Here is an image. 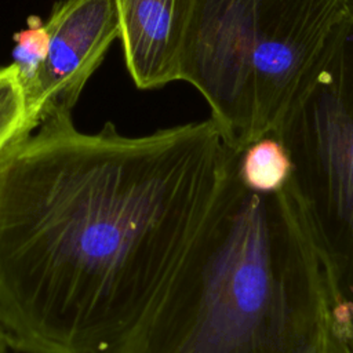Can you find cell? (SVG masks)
<instances>
[{"instance_id": "1", "label": "cell", "mask_w": 353, "mask_h": 353, "mask_svg": "<svg viewBox=\"0 0 353 353\" xmlns=\"http://www.w3.org/2000/svg\"><path fill=\"white\" fill-rule=\"evenodd\" d=\"M239 154L215 123L142 137L46 117L0 153V327L22 353H130Z\"/></svg>"}, {"instance_id": "2", "label": "cell", "mask_w": 353, "mask_h": 353, "mask_svg": "<svg viewBox=\"0 0 353 353\" xmlns=\"http://www.w3.org/2000/svg\"><path fill=\"white\" fill-rule=\"evenodd\" d=\"M331 319L352 335L292 175L258 193L236 164L130 353H306Z\"/></svg>"}, {"instance_id": "3", "label": "cell", "mask_w": 353, "mask_h": 353, "mask_svg": "<svg viewBox=\"0 0 353 353\" xmlns=\"http://www.w3.org/2000/svg\"><path fill=\"white\" fill-rule=\"evenodd\" d=\"M349 0H194L178 80L211 108L225 143L241 153L269 135Z\"/></svg>"}, {"instance_id": "4", "label": "cell", "mask_w": 353, "mask_h": 353, "mask_svg": "<svg viewBox=\"0 0 353 353\" xmlns=\"http://www.w3.org/2000/svg\"><path fill=\"white\" fill-rule=\"evenodd\" d=\"M272 135L290 156L353 334V0Z\"/></svg>"}, {"instance_id": "5", "label": "cell", "mask_w": 353, "mask_h": 353, "mask_svg": "<svg viewBox=\"0 0 353 353\" xmlns=\"http://www.w3.org/2000/svg\"><path fill=\"white\" fill-rule=\"evenodd\" d=\"M43 28L41 57L32 73L19 81L25 105L22 137L54 113H72L120 32L113 0L58 1Z\"/></svg>"}, {"instance_id": "6", "label": "cell", "mask_w": 353, "mask_h": 353, "mask_svg": "<svg viewBox=\"0 0 353 353\" xmlns=\"http://www.w3.org/2000/svg\"><path fill=\"white\" fill-rule=\"evenodd\" d=\"M127 70L141 90L178 80L194 0H113Z\"/></svg>"}, {"instance_id": "7", "label": "cell", "mask_w": 353, "mask_h": 353, "mask_svg": "<svg viewBox=\"0 0 353 353\" xmlns=\"http://www.w3.org/2000/svg\"><path fill=\"white\" fill-rule=\"evenodd\" d=\"M241 183L258 193L283 189L292 175V163L283 143L272 134L250 143L237 160Z\"/></svg>"}, {"instance_id": "8", "label": "cell", "mask_w": 353, "mask_h": 353, "mask_svg": "<svg viewBox=\"0 0 353 353\" xmlns=\"http://www.w3.org/2000/svg\"><path fill=\"white\" fill-rule=\"evenodd\" d=\"M25 105L18 68L12 62L0 68V153L22 138Z\"/></svg>"}, {"instance_id": "9", "label": "cell", "mask_w": 353, "mask_h": 353, "mask_svg": "<svg viewBox=\"0 0 353 353\" xmlns=\"http://www.w3.org/2000/svg\"><path fill=\"white\" fill-rule=\"evenodd\" d=\"M306 353H353V341L331 319L321 328L317 339Z\"/></svg>"}, {"instance_id": "10", "label": "cell", "mask_w": 353, "mask_h": 353, "mask_svg": "<svg viewBox=\"0 0 353 353\" xmlns=\"http://www.w3.org/2000/svg\"><path fill=\"white\" fill-rule=\"evenodd\" d=\"M12 346L10 345V342L7 341L1 327H0V353H12Z\"/></svg>"}]
</instances>
